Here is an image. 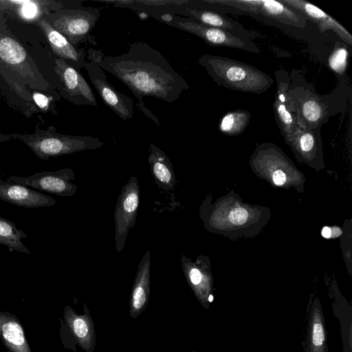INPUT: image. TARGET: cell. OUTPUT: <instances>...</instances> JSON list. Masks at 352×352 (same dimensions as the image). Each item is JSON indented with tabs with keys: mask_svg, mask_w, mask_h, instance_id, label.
I'll list each match as a JSON object with an SVG mask.
<instances>
[{
	"mask_svg": "<svg viewBox=\"0 0 352 352\" xmlns=\"http://www.w3.org/2000/svg\"><path fill=\"white\" fill-rule=\"evenodd\" d=\"M322 235L325 238H329L331 235V230L328 227L323 228L322 230Z\"/></svg>",
	"mask_w": 352,
	"mask_h": 352,
	"instance_id": "f546056e",
	"label": "cell"
},
{
	"mask_svg": "<svg viewBox=\"0 0 352 352\" xmlns=\"http://www.w3.org/2000/svg\"><path fill=\"white\" fill-rule=\"evenodd\" d=\"M54 72L58 77L57 89L64 99L76 105H98L95 95L80 71L56 58Z\"/></svg>",
	"mask_w": 352,
	"mask_h": 352,
	"instance_id": "30bf717a",
	"label": "cell"
},
{
	"mask_svg": "<svg viewBox=\"0 0 352 352\" xmlns=\"http://www.w3.org/2000/svg\"><path fill=\"white\" fill-rule=\"evenodd\" d=\"M277 89L274 102L276 122L286 138H290L299 129L294 108L289 96V81L287 73L276 72Z\"/></svg>",
	"mask_w": 352,
	"mask_h": 352,
	"instance_id": "5bb4252c",
	"label": "cell"
},
{
	"mask_svg": "<svg viewBox=\"0 0 352 352\" xmlns=\"http://www.w3.org/2000/svg\"><path fill=\"white\" fill-rule=\"evenodd\" d=\"M273 180L275 184L281 186L286 181V175L282 170H278L273 175Z\"/></svg>",
	"mask_w": 352,
	"mask_h": 352,
	"instance_id": "83f0119b",
	"label": "cell"
},
{
	"mask_svg": "<svg viewBox=\"0 0 352 352\" xmlns=\"http://www.w3.org/2000/svg\"><path fill=\"white\" fill-rule=\"evenodd\" d=\"M27 237V234L17 228L14 222L0 217V244L8 247L10 251L30 254V251L22 242Z\"/></svg>",
	"mask_w": 352,
	"mask_h": 352,
	"instance_id": "7402d4cb",
	"label": "cell"
},
{
	"mask_svg": "<svg viewBox=\"0 0 352 352\" xmlns=\"http://www.w3.org/2000/svg\"><path fill=\"white\" fill-rule=\"evenodd\" d=\"M348 51L342 45L336 47L329 58V67L335 72L342 74L347 65Z\"/></svg>",
	"mask_w": 352,
	"mask_h": 352,
	"instance_id": "cb8c5ba5",
	"label": "cell"
},
{
	"mask_svg": "<svg viewBox=\"0 0 352 352\" xmlns=\"http://www.w3.org/2000/svg\"><path fill=\"white\" fill-rule=\"evenodd\" d=\"M189 352H197V351H189Z\"/></svg>",
	"mask_w": 352,
	"mask_h": 352,
	"instance_id": "d6a6232c",
	"label": "cell"
},
{
	"mask_svg": "<svg viewBox=\"0 0 352 352\" xmlns=\"http://www.w3.org/2000/svg\"><path fill=\"white\" fill-rule=\"evenodd\" d=\"M250 118V113L247 110L236 109L228 111L220 119L218 129L226 135H238L247 128Z\"/></svg>",
	"mask_w": 352,
	"mask_h": 352,
	"instance_id": "603a6c76",
	"label": "cell"
},
{
	"mask_svg": "<svg viewBox=\"0 0 352 352\" xmlns=\"http://www.w3.org/2000/svg\"><path fill=\"white\" fill-rule=\"evenodd\" d=\"M284 4L301 13L307 20L317 25L320 32L332 30L346 44L352 45L351 34L336 19L315 5L303 0H280Z\"/></svg>",
	"mask_w": 352,
	"mask_h": 352,
	"instance_id": "d6986e66",
	"label": "cell"
},
{
	"mask_svg": "<svg viewBox=\"0 0 352 352\" xmlns=\"http://www.w3.org/2000/svg\"><path fill=\"white\" fill-rule=\"evenodd\" d=\"M289 94L298 127L309 130L318 127L327 113L324 103L309 90L289 89Z\"/></svg>",
	"mask_w": 352,
	"mask_h": 352,
	"instance_id": "7c38bea8",
	"label": "cell"
},
{
	"mask_svg": "<svg viewBox=\"0 0 352 352\" xmlns=\"http://www.w3.org/2000/svg\"><path fill=\"white\" fill-rule=\"evenodd\" d=\"M325 340L324 330L320 316L315 318L312 324L311 344L316 349L323 346Z\"/></svg>",
	"mask_w": 352,
	"mask_h": 352,
	"instance_id": "d4e9b609",
	"label": "cell"
},
{
	"mask_svg": "<svg viewBox=\"0 0 352 352\" xmlns=\"http://www.w3.org/2000/svg\"><path fill=\"white\" fill-rule=\"evenodd\" d=\"M214 3L232 7L243 13L258 14L296 28H305L307 19L298 10L280 1L274 0H212Z\"/></svg>",
	"mask_w": 352,
	"mask_h": 352,
	"instance_id": "9c48e42d",
	"label": "cell"
},
{
	"mask_svg": "<svg viewBox=\"0 0 352 352\" xmlns=\"http://www.w3.org/2000/svg\"><path fill=\"white\" fill-rule=\"evenodd\" d=\"M174 14H172L169 12H165L160 15L153 16V17L161 21L162 22L168 24L173 19Z\"/></svg>",
	"mask_w": 352,
	"mask_h": 352,
	"instance_id": "f1b7e54d",
	"label": "cell"
},
{
	"mask_svg": "<svg viewBox=\"0 0 352 352\" xmlns=\"http://www.w3.org/2000/svg\"><path fill=\"white\" fill-rule=\"evenodd\" d=\"M139 17L142 19H146L148 18V15L144 12H140L138 14Z\"/></svg>",
	"mask_w": 352,
	"mask_h": 352,
	"instance_id": "4dcf8cb0",
	"label": "cell"
},
{
	"mask_svg": "<svg viewBox=\"0 0 352 352\" xmlns=\"http://www.w3.org/2000/svg\"><path fill=\"white\" fill-rule=\"evenodd\" d=\"M139 203V184L137 177L133 175L123 186L114 212L115 241L118 252L123 250L129 231L135 224Z\"/></svg>",
	"mask_w": 352,
	"mask_h": 352,
	"instance_id": "ba28073f",
	"label": "cell"
},
{
	"mask_svg": "<svg viewBox=\"0 0 352 352\" xmlns=\"http://www.w3.org/2000/svg\"><path fill=\"white\" fill-rule=\"evenodd\" d=\"M208 302H212V300H213V296H212V295H211V294H210V295L209 296V297H208Z\"/></svg>",
	"mask_w": 352,
	"mask_h": 352,
	"instance_id": "1f68e13d",
	"label": "cell"
},
{
	"mask_svg": "<svg viewBox=\"0 0 352 352\" xmlns=\"http://www.w3.org/2000/svg\"><path fill=\"white\" fill-rule=\"evenodd\" d=\"M151 293V254L142 257L135 276L129 298V315L138 318L146 308Z\"/></svg>",
	"mask_w": 352,
	"mask_h": 352,
	"instance_id": "ac0fdd59",
	"label": "cell"
},
{
	"mask_svg": "<svg viewBox=\"0 0 352 352\" xmlns=\"http://www.w3.org/2000/svg\"><path fill=\"white\" fill-rule=\"evenodd\" d=\"M74 176L75 173L71 168H64L56 171L36 173L27 177L11 175L8 179L34 190L61 197H71L77 190V186L71 182Z\"/></svg>",
	"mask_w": 352,
	"mask_h": 352,
	"instance_id": "8fae6325",
	"label": "cell"
},
{
	"mask_svg": "<svg viewBox=\"0 0 352 352\" xmlns=\"http://www.w3.org/2000/svg\"><path fill=\"white\" fill-rule=\"evenodd\" d=\"M0 199L24 208L50 207L56 204L52 197L8 179H0Z\"/></svg>",
	"mask_w": 352,
	"mask_h": 352,
	"instance_id": "e0dca14e",
	"label": "cell"
},
{
	"mask_svg": "<svg viewBox=\"0 0 352 352\" xmlns=\"http://www.w3.org/2000/svg\"><path fill=\"white\" fill-rule=\"evenodd\" d=\"M182 14L202 24L223 30L239 37L251 39L258 36L226 15L200 6L197 1H188Z\"/></svg>",
	"mask_w": 352,
	"mask_h": 352,
	"instance_id": "4fadbf2b",
	"label": "cell"
},
{
	"mask_svg": "<svg viewBox=\"0 0 352 352\" xmlns=\"http://www.w3.org/2000/svg\"><path fill=\"white\" fill-rule=\"evenodd\" d=\"M248 217V212L243 208H234L229 214V220L233 224L241 225L247 221Z\"/></svg>",
	"mask_w": 352,
	"mask_h": 352,
	"instance_id": "484cf974",
	"label": "cell"
},
{
	"mask_svg": "<svg viewBox=\"0 0 352 352\" xmlns=\"http://www.w3.org/2000/svg\"><path fill=\"white\" fill-rule=\"evenodd\" d=\"M99 65L126 85L138 101L149 96L173 103L190 87L163 54L142 41L131 43L120 55L104 56Z\"/></svg>",
	"mask_w": 352,
	"mask_h": 352,
	"instance_id": "6da1fadb",
	"label": "cell"
},
{
	"mask_svg": "<svg viewBox=\"0 0 352 352\" xmlns=\"http://www.w3.org/2000/svg\"><path fill=\"white\" fill-rule=\"evenodd\" d=\"M100 16L97 8L79 6L45 12L42 17L62 34L75 47L81 43L98 45L91 31Z\"/></svg>",
	"mask_w": 352,
	"mask_h": 352,
	"instance_id": "5b68a950",
	"label": "cell"
},
{
	"mask_svg": "<svg viewBox=\"0 0 352 352\" xmlns=\"http://www.w3.org/2000/svg\"><path fill=\"white\" fill-rule=\"evenodd\" d=\"M0 339L8 352H32L18 318L0 311Z\"/></svg>",
	"mask_w": 352,
	"mask_h": 352,
	"instance_id": "ffe728a7",
	"label": "cell"
},
{
	"mask_svg": "<svg viewBox=\"0 0 352 352\" xmlns=\"http://www.w3.org/2000/svg\"><path fill=\"white\" fill-rule=\"evenodd\" d=\"M18 139L41 160H48L76 152L100 148L103 142L91 136L70 135L58 133L50 126L47 130L36 129L33 133L8 135Z\"/></svg>",
	"mask_w": 352,
	"mask_h": 352,
	"instance_id": "277c9868",
	"label": "cell"
},
{
	"mask_svg": "<svg viewBox=\"0 0 352 352\" xmlns=\"http://www.w3.org/2000/svg\"><path fill=\"white\" fill-rule=\"evenodd\" d=\"M168 25L195 34L212 46L234 48L253 53L261 52L260 49L250 39L234 36L190 18L174 15L173 21Z\"/></svg>",
	"mask_w": 352,
	"mask_h": 352,
	"instance_id": "52a82bcc",
	"label": "cell"
},
{
	"mask_svg": "<svg viewBox=\"0 0 352 352\" xmlns=\"http://www.w3.org/2000/svg\"><path fill=\"white\" fill-rule=\"evenodd\" d=\"M198 63L218 85L235 91L261 94L274 83L264 72L227 57L204 54Z\"/></svg>",
	"mask_w": 352,
	"mask_h": 352,
	"instance_id": "3957f363",
	"label": "cell"
},
{
	"mask_svg": "<svg viewBox=\"0 0 352 352\" xmlns=\"http://www.w3.org/2000/svg\"><path fill=\"white\" fill-rule=\"evenodd\" d=\"M84 313L78 314L70 305L63 311L65 324L76 344L85 352H94L96 344V333L90 311L85 303Z\"/></svg>",
	"mask_w": 352,
	"mask_h": 352,
	"instance_id": "2e32d148",
	"label": "cell"
},
{
	"mask_svg": "<svg viewBox=\"0 0 352 352\" xmlns=\"http://www.w3.org/2000/svg\"><path fill=\"white\" fill-rule=\"evenodd\" d=\"M135 107L142 111L148 118L153 120L157 124L160 125L158 118L144 105L142 101H139Z\"/></svg>",
	"mask_w": 352,
	"mask_h": 352,
	"instance_id": "4316f807",
	"label": "cell"
},
{
	"mask_svg": "<svg viewBox=\"0 0 352 352\" xmlns=\"http://www.w3.org/2000/svg\"><path fill=\"white\" fill-rule=\"evenodd\" d=\"M0 82L36 110L32 96L36 93L60 96L48 83L25 48L8 33L0 31Z\"/></svg>",
	"mask_w": 352,
	"mask_h": 352,
	"instance_id": "7a4b0ae2",
	"label": "cell"
},
{
	"mask_svg": "<svg viewBox=\"0 0 352 352\" xmlns=\"http://www.w3.org/2000/svg\"><path fill=\"white\" fill-rule=\"evenodd\" d=\"M148 161L157 185L165 190L173 189L176 184L173 166L165 153L153 143L150 144Z\"/></svg>",
	"mask_w": 352,
	"mask_h": 352,
	"instance_id": "44dd1931",
	"label": "cell"
},
{
	"mask_svg": "<svg viewBox=\"0 0 352 352\" xmlns=\"http://www.w3.org/2000/svg\"><path fill=\"white\" fill-rule=\"evenodd\" d=\"M104 56L101 50L89 49L86 52L88 61H86L84 68L87 71L91 83L105 105L123 120L131 119L134 114L133 100L120 92L107 80V76L99 65Z\"/></svg>",
	"mask_w": 352,
	"mask_h": 352,
	"instance_id": "8992f818",
	"label": "cell"
},
{
	"mask_svg": "<svg viewBox=\"0 0 352 352\" xmlns=\"http://www.w3.org/2000/svg\"><path fill=\"white\" fill-rule=\"evenodd\" d=\"M56 56L68 65L80 71L86 63V52L83 48L75 47L62 34L56 30L46 20L41 17L35 21Z\"/></svg>",
	"mask_w": 352,
	"mask_h": 352,
	"instance_id": "9a60e30c",
	"label": "cell"
}]
</instances>
